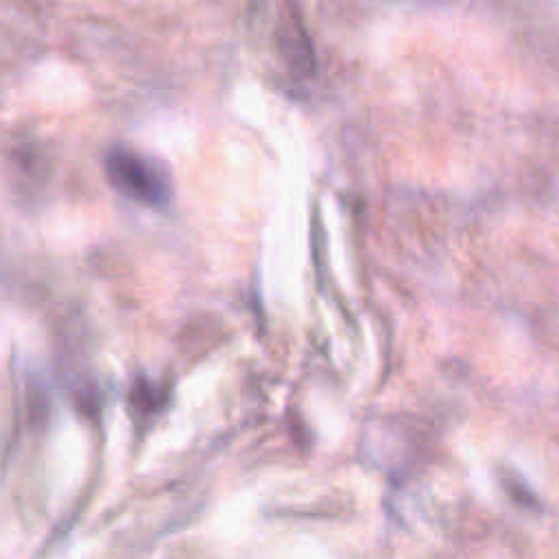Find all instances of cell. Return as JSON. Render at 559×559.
<instances>
[{"label": "cell", "instance_id": "obj_1", "mask_svg": "<svg viewBox=\"0 0 559 559\" xmlns=\"http://www.w3.org/2000/svg\"><path fill=\"white\" fill-rule=\"evenodd\" d=\"M107 175L118 192L142 205L162 207L168 203L170 183L164 168L135 151H111L107 157Z\"/></svg>", "mask_w": 559, "mask_h": 559}]
</instances>
